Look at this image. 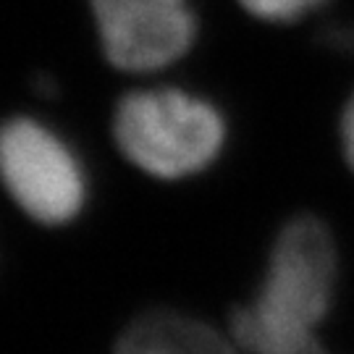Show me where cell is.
I'll return each mask as SVG.
<instances>
[{
	"label": "cell",
	"mask_w": 354,
	"mask_h": 354,
	"mask_svg": "<svg viewBox=\"0 0 354 354\" xmlns=\"http://www.w3.org/2000/svg\"><path fill=\"white\" fill-rule=\"evenodd\" d=\"M115 150L145 176L181 181L205 174L221 158L228 124L207 97L181 87L131 89L111 118Z\"/></svg>",
	"instance_id": "cell-2"
},
{
	"label": "cell",
	"mask_w": 354,
	"mask_h": 354,
	"mask_svg": "<svg viewBox=\"0 0 354 354\" xmlns=\"http://www.w3.org/2000/svg\"><path fill=\"white\" fill-rule=\"evenodd\" d=\"M339 140H342V155L349 171L354 174V95L346 100L339 118Z\"/></svg>",
	"instance_id": "cell-7"
},
{
	"label": "cell",
	"mask_w": 354,
	"mask_h": 354,
	"mask_svg": "<svg viewBox=\"0 0 354 354\" xmlns=\"http://www.w3.org/2000/svg\"><path fill=\"white\" fill-rule=\"evenodd\" d=\"M0 187L45 228L74 223L89 200L87 168L64 134L32 115L0 121Z\"/></svg>",
	"instance_id": "cell-3"
},
{
	"label": "cell",
	"mask_w": 354,
	"mask_h": 354,
	"mask_svg": "<svg viewBox=\"0 0 354 354\" xmlns=\"http://www.w3.org/2000/svg\"><path fill=\"white\" fill-rule=\"evenodd\" d=\"M102 58L124 74H155L197 42L192 0H89Z\"/></svg>",
	"instance_id": "cell-4"
},
{
	"label": "cell",
	"mask_w": 354,
	"mask_h": 354,
	"mask_svg": "<svg viewBox=\"0 0 354 354\" xmlns=\"http://www.w3.org/2000/svg\"><path fill=\"white\" fill-rule=\"evenodd\" d=\"M339 286V250L315 215H294L273 239L260 289L231 313L241 354H328L320 339Z\"/></svg>",
	"instance_id": "cell-1"
},
{
	"label": "cell",
	"mask_w": 354,
	"mask_h": 354,
	"mask_svg": "<svg viewBox=\"0 0 354 354\" xmlns=\"http://www.w3.org/2000/svg\"><path fill=\"white\" fill-rule=\"evenodd\" d=\"M241 11L266 24H294L315 13L328 0H236Z\"/></svg>",
	"instance_id": "cell-6"
},
{
	"label": "cell",
	"mask_w": 354,
	"mask_h": 354,
	"mask_svg": "<svg viewBox=\"0 0 354 354\" xmlns=\"http://www.w3.org/2000/svg\"><path fill=\"white\" fill-rule=\"evenodd\" d=\"M113 354H241V349L200 317L150 310L124 328Z\"/></svg>",
	"instance_id": "cell-5"
}]
</instances>
